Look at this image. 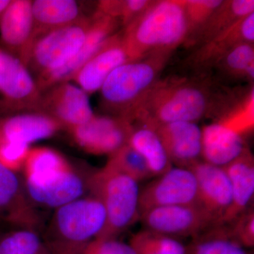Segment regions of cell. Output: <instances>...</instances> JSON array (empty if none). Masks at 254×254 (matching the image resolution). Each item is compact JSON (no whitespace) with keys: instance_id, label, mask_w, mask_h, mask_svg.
<instances>
[{"instance_id":"obj_1","label":"cell","mask_w":254,"mask_h":254,"mask_svg":"<svg viewBox=\"0 0 254 254\" xmlns=\"http://www.w3.org/2000/svg\"><path fill=\"white\" fill-rule=\"evenodd\" d=\"M211 88L206 81L159 80L137 107L131 123L148 126L176 122L196 123L212 114L218 115L229 102Z\"/></svg>"},{"instance_id":"obj_2","label":"cell","mask_w":254,"mask_h":254,"mask_svg":"<svg viewBox=\"0 0 254 254\" xmlns=\"http://www.w3.org/2000/svg\"><path fill=\"white\" fill-rule=\"evenodd\" d=\"M122 34L131 61L152 55L172 54L188 36L185 0L152 1Z\"/></svg>"},{"instance_id":"obj_3","label":"cell","mask_w":254,"mask_h":254,"mask_svg":"<svg viewBox=\"0 0 254 254\" xmlns=\"http://www.w3.org/2000/svg\"><path fill=\"white\" fill-rule=\"evenodd\" d=\"M105 222L103 203L90 194L55 209L42 237L51 254H79L99 236Z\"/></svg>"},{"instance_id":"obj_4","label":"cell","mask_w":254,"mask_h":254,"mask_svg":"<svg viewBox=\"0 0 254 254\" xmlns=\"http://www.w3.org/2000/svg\"><path fill=\"white\" fill-rule=\"evenodd\" d=\"M171 54H155L115 68L100 88L103 108L131 123L132 115L159 76Z\"/></svg>"},{"instance_id":"obj_5","label":"cell","mask_w":254,"mask_h":254,"mask_svg":"<svg viewBox=\"0 0 254 254\" xmlns=\"http://www.w3.org/2000/svg\"><path fill=\"white\" fill-rule=\"evenodd\" d=\"M140 190L138 182L108 163L90 173L88 191L99 198L106 213L97 238H117L139 220Z\"/></svg>"},{"instance_id":"obj_6","label":"cell","mask_w":254,"mask_h":254,"mask_svg":"<svg viewBox=\"0 0 254 254\" xmlns=\"http://www.w3.org/2000/svg\"><path fill=\"white\" fill-rule=\"evenodd\" d=\"M91 21V16H85L76 22L35 38L27 67L36 73V78L63 67L74 58L85 41Z\"/></svg>"},{"instance_id":"obj_7","label":"cell","mask_w":254,"mask_h":254,"mask_svg":"<svg viewBox=\"0 0 254 254\" xmlns=\"http://www.w3.org/2000/svg\"><path fill=\"white\" fill-rule=\"evenodd\" d=\"M0 116L38 111L41 98L36 79L24 64L0 49Z\"/></svg>"},{"instance_id":"obj_8","label":"cell","mask_w":254,"mask_h":254,"mask_svg":"<svg viewBox=\"0 0 254 254\" xmlns=\"http://www.w3.org/2000/svg\"><path fill=\"white\" fill-rule=\"evenodd\" d=\"M139 220L143 229L176 239L194 238L215 226L213 219L196 203L150 209L141 214Z\"/></svg>"},{"instance_id":"obj_9","label":"cell","mask_w":254,"mask_h":254,"mask_svg":"<svg viewBox=\"0 0 254 254\" xmlns=\"http://www.w3.org/2000/svg\"><path fill=\"white\" fill-rule=\"evenodd\" d=\"M133 127V124L119 117L94 115L68 131L75 144L86 153L110 156L128 143Z\"/></svg>"},{"instance_id":"obj_10","label":"cell","mask_w":254,"mask_h":254,"mask_svg":"<svg viewBox=\"0 0 254 254\" xmlns=\"http://www.w3.org/2000/svg\"><path fill=\"white\" fill-rule=\"evenodd\" d=\"M196 198V180L191 170L173 167L140 190V216L159 207L193 204Z\"/></svg>"},{"instance_id":"obj_11","label":"cell","mask_w":254,"mask_h":254,"mask_svg":"<svg viewBox=\"0 0 254 254\" xmlns=\"http://www.w3.org/2000/svg\"><path fill=\"white\" fill-rule=\"evenodd\" d=\"M37 112L54 119L67 130L83 125L95 115L88 95L70 82L60 83L42 93Z\"/></svg>"},{"instance_id":"obj_12","label":"cell","mask_w":254,"mask_h":254,"mask_svg":"<svg viewBox=\"0 0 254 254\" xmlns=\"http://www.w3.org/2000/svg\"><path fill=\"white\" fill-rule=\"evenodd\" d=\"M120 25L121 23L117 18L95 11L91 16V24L85 41L74 58L63 67L36 78L41 93L60 83L72 81L78 70L98 51L103 43L117 33Z\"/></svg>"},{"instance_id":"obj_13","label":"cell","mask_w":254,"mask_h":254,"mask_svg":"<svg viewBox=\"0 0 254 254\" xmlns=\"http://www.w3.org/2000/svg\"><path fill=\"white\" fill-rule=\"evenodd\" d=\"M196 180V204L220 225L232 203L230 180L223 167L200 160L189 168Z\"/></svg>"},{"instance_id":"obj_14","label":"cell","mask_w":254,"mask_h":254,"mask_svg":"<svg viewBox=\"0 0 254 254\" xmlns=\"http://www.w3.org/2000/svg\"><path fill=\"white\" fill-rule=\"evenodd\" d=\"M0 220L16 228L38 230L41 214L28 198L17 173L0 165Z\"/></svg>"},{"instance_id":"obj_15","label":"cell","mask_w":254,"mask_h":254,"mask_svg":"<svg viewBox=\"0 0 254 254\" xmlns=\"http://www.w3.org/2000/svg\"><path fill=\"white\" fill-rule=\"evenodd\" d=\"M34 41L32 1L11 0L0 21V49L27 66Z\"/></svg>"},{"instance_id":"obj_16","label":"cell","mask_w":254,"mask_h":254,"mask_svg":"<svg viewBox=\"0 0 254 254\" xmlns=\"http://www.w3.org/2000/svg\"><path fill=\"white\" fill-rule=\"evenodd\" d=\"M131 62L124 44L122 32H117L102 45L73 78L76 85L87 94L100 91L115 68Z\"/></svg>"},{"instance_id":"obj_17","label":"cell","mask_w":254,"mask_h":254,"mask_svg":"<svg viewBox=\"0 0 254 254\" xmlns=\"http://www.w3.org/2000/svg\"><path fill=\"white\" fill-rule=\"evenodd\" d=\"M247 136L232 124L217 118L202 128L203 161L219 167L231 163L248 148Z\"/></svg>"},{"instance_id":"obj_18","label":"cell","mask_w":254,"mask_h":254,"mask_svg":"<svg viewBox=\"0 0 254 254\" xmlns=\"http://www.w3.org/2000/svg\"><path fill=\"white\" fill-rule=\"evenodd\" d=\"M149 127L157 132L172 163L177 167L189 168L200 161L202 128L196 123L176 122Z\"/></svg>"},{"instance_id":"obj_19","label":"cell","mask_w":254,"mask_h":254,"mask_svg":"<svg viewBox=\"0 0 254 254\" xmlns=\"http://www.w3.org/2000/svg\"><path fill=\"white\" fill-rule=\"evenodd\" d=\"M63 129L59 123L45 114L28 112L0 116V145L33 142L54 136Z\"/></svg>"},{"instance_id":"obj_20","label":"cell","mask_w":254,"mask_h":254,"mask_svg":"<svg viewBox=\"0 0 254 254\" xmlns=\"http://www.w3.org/2000/svg\"><path fill=\"white\" fill-rule=\"evenodd\" d=\"M254 12L241 18L231 27L195 48L187 62L198 69L213 67L229 50L241 43H254Z\"/></svg>"},{"instance_id":"obj_21","label":"cell","mask_w":254,"mask_h":254,"mask_svg":"<svg viewBox=\"0 0 254 254\" xmlns=\"http://www.w3.org/2000/svg\"><path fill=\"white\" fill-rule=\"evenodd\" d=\"M232 189V203L220 225H228L254 204V158L250 148L223 167Z\"/></svg>"},{"instance_id":"obj_22","label":"cell","mask_w":254,"mask_h":254,"mask_svg":"<svg viewBox=\"0 0 254 254\" xmlns=\"http://www.w3.org/2000/svg\"><path fill=\"white\" fill-rule=\"evenodd\" d=\"M89 175L84 176L74 168L50 183L40 187H24L25 190L36 206L55 210L83 196L88 190Z\"/></svg>"},{"instance_id":"obj_23","label":"cell","mask_w":254,"mask_h":254,"mask_svg":"<svg viewBox=\"0 0 254 254\" xmlns=\"http://www.w3.org/2000/svg\"><path fill=\"white\" fill-rule=\"evenodd\" d=\"M73 168L67 159L58 150L46 146L31 148L21 171L23 185L42 186Z\"/></svg>"},{"instance_id":"obj_24","label":"cell","mask_w":254,"mask_h":254,"mask_svg":"<svg viewBox=\"0 0 254 254\" xmlns=\"http://www.w3.org/2000/svg\"><path fill=\"white\" fill-rule=\"evenodd\" d=\"M32 14L34 40L40 35L68 26L86 16L74 0L32 1Z\"/></svg>"},{"instance_id":"obj_25","label":"cell","mask_w":254,"mask_h":254,"mask_svg":"<svg viewBox=\"0 0 254 254\" xmlns=\"http://www.w3.org/2000/svg\"><path fill=\"white\" fill-rule=\"evenodd\" d=\"M253 12L254 0L223 1L208 21L185 43L187 46L198 48L226 31L241 18Z\"/></svg>"},{"instance_id":"obj_26","label":"cell","mask_w":254,"mask_h":254,"mask_svg":"<svg viewBox=\"0 0 254 254\" xmlns=\"http://www.w3.org/2000/svg\"><path fill=\"white\" fill-rule=\"evenodd\" d=\"M128 144L143 157L153 177L160 176L173 168L163 142L152 127L141 124L133 126Z\"/></svg>"},{"instance_id":"obj_27","label":"cell","mask_w":254,"mask_h":254,"mask_svg":"<svg viewBox=\"0 0 254 254\" xmlns=\"http://www.w3.org/2000/svg\"><path fill=\"white\" fill-rule=\"evenodd\" d=\"M186 254H252L232 240L225 225H218L194 237Z\"/></svg>"},{"instance_id":"obj_28","label":"cell","mask_w":254,"mask_h":254,"mask_svg":"<svg viewBox=\"0 0 254 254\" xmlns=\"http://www.w3.org/2000/svg\"><path fill=\"white\" fill-rule=\"evenodd\" d=\"M213 66L230 77L253 81L254 43H241L234 47L224 55Z\"/></svg>"},{"instance_id":"obj_29","label":"cell","mask_w":254,"mask_h":254,"mask_svg":"<svg viewBox=\"0 0 254 254\" xmlns=\"http://www.w3.org/2000/svg\"><path fill=\"white\" fill-rule=\"evenodd\" d=\"M0 254H51L39 232L16 228L0 236Z\"/></svg>"},{"instance_id":"obj_30","label":"cell","mask_w":254,"mask_h":254,"mask_svg":"<svg viewBox=\"0 0 254 254\" xmlns=\"http://www.w3.org/2000/svg\"><path fill=\"white\" fill-rule=\"evenodd\" d=\"M129 245L136 254H186L187 245L178 239L143 230L132 235Z\"/></svg>"},{"instance_id":"obj_31","label":"cell","mask_w":254,"mask_h":254,"mask_svg":"<svg viewBox=\"0 0 254 254\" xmlns=\"http://www.w3.org/2000/svg\"><path fill=\"white\" fill-rule=\"evenodd\" d=\"M107 163L138 183L153 177L144 159L128 143L110 155Z\"/></svg>"},{"instance_id":"obj_32","label":"cell","mask_w":254,"mask_h":254,"mask_svg":"<svg viewBox=\"0 0 254 254\" xmlns=\"http://www.w3.org/2000/svg\"><path fill=\"white\" fill-rule=\"evenodd\" d=\"M149 0H105L98 2L97 11L117 18L124 28L134 21L150 6Z\"/></svg>"},{"instance_id":"obj_33","label":"cell","mask_w":254,"mask_h":254,"mask_svg":"<svg viewBox=\"0 0 254 254\" xmlns=\"http://www.w3.org/2000/svg\"><path fill=\"white\" fill-rule=\"evenodd\" d=\"M222 2V0H185V10L188 23L187 40L208 21Z\"/></svg>"},{"instance_id":"obj_34","label":"cell","mask_w":254,"mask_h":254,"mask_svg":"<svg viewBox=\"0 0 254 254\" xmlns=\"http://www.w3.org/2000/svg\"><path fill=\"white\" fill-rule=\"evenodd\" d=\"M230 237L245 249L254 247V204L240 214L233 221L225 225Z\"/></svg>"},{"instance_id":"obj_35","label":"cell","mask_w":254,"mask_h":254,"mask_svg":"<svg viewBox=\"0 0 254 254\" xmlns=\"http://www.w3.org/2000/svg\"><path fill=\"white\" fill-rule=\"evenodd\" d=\"M30 148V145L23 143L0 145V165L18 174L22 171Z\"/></svg>"},{"instance_id":"obj_36","label":"cell","mask_w":254,"mask_h":254,"mask_svg":"<svg viewBox=\"0 0 254 254\" xmlns=\"http://www.w3.org/2000/svg\"><path fill=\"white\" fill-rule=\"evenodd\" d=\"M79 254H136L133 247L117 238H95Z\"/></svg>"},{"instance_id":"obj_37","label":"cell","mask_w":254,"mask_h":254,"mask_svg":"<svg viewBox=\"0 0 254 254\" xmlns=\"http://www.w3.org/2000/svg\"><path fill=\"white\" fill-rule=\"evenodd\" d=\"M11 0H0V21L4 16L5 11L9 6Z\"/></svg>"}]
</instances>
